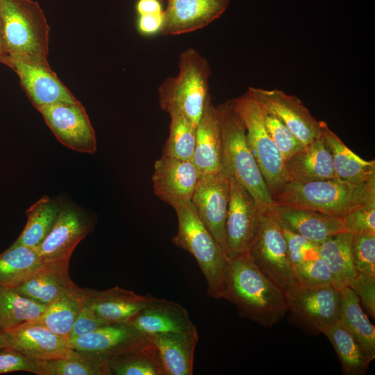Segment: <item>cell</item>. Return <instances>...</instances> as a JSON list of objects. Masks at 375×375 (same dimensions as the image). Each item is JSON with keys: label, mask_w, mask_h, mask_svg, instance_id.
Segmentation results:
<instances>
[{"label": "cell", "mask_w": 375, "mask_h": 375, "mask_svg": "<svg viewBox=\"0 0 375 375\" xmlns=\"http://www.w3.org/2000/svg\"><path fill=\"white\" fill-rule=\"evenodd\" d=\"M263 108L265 128L285 161L299 151L304 145L279 118Z\"/></svg>", "instance_id": "38"}, {"label": "cell", "mask_w": 375, "mask_h": 375, "mask_svg": "<svg viewBox=\"0 0 375 375\" xmlns=\"http://www.w3.org/2000/svg\"><path fill=\"white\" fill-rule=\"evenodd\" d=\"M5 347H6V344H5V341H4L3 332L1 331H0V349H1L3 348H5Z\"/></svg>", "instance_id": "50"}, {"label": "cell", "mask_w": 375, "mask_h": 375, "mask_svg": "<svg viewBox=\"0 0 375 375\" xmlns=\"http://www.w3.org/2000/svg\"><path fill=\"white\" fill-rule=\"evenodd\" d=\"M10 62V68L17 74L22 88L36 109L57 103L80 102L50 66L19 59H11Z\"/></svg>", "instance_id": "15"}, {"label": "cell", "mask_w": 375, "mask_h": 375, "mask_svg": "<svg viewBox=\"0 0 375 375\" xmlns=\"http://www.w3.org/2000/svg\"><path fill=\"white\" fill-rule=\"evenodd\" d=\"M107 367L108 375H167L159 351L149 338L108 360Z\"/></svg>", "instance_id": "29"}, {"label": "cell", "mask_w": 375, "mask_h": 375, "mask_svg": "<svg viewBox=\"0 0 375 375\" xmlns=\"http://www.w3.org/2000/svg\"><path fill=\"white\" fill-rule=\"evenodd\" d=\"M247 92L279 118L303 145L321 138L320 121L312 115L297 97L277 89L249 87Z\"/></svg>", "instance_id": "13"}, {"label": "cell", "mask_w": 375, "mask_h": 375, "mask_svg": "<svg viewBox=\"0 0 375 375\" xmlns=\"http://www.w3.org/2000/svg\"><path fill=\"white\" fill-rule=\"evenodd\" d=\"M353 233L345 232L333 235L319 246V256L324 260L331 272L335 285L347 286L357 275L353 267L351 243Z\"/></svg>", "instance_id": "31"}, {"label": "cell", "mask_w": 375, "mask_h": 375, "mask_svg": "<svg viewBox=\"0 0 375 375\" xmlns=\"http://www.w3.org/2000/svg\"><path fill=\"white\" fill-rule=\"evenodd\" d=\"M15 372L38 374V362L12 349L5 347L0 349V374Z\"/></svg>", "instance_id": "43"}, {"label": "cell", "mask_w": 375, "mask_h": 375, "mask_svg": "<svg viewBox=\"0 0 375 375\" xmlns=\"http://www.w3.org/2000/svg\"><path fill=\"white\" fill-rule=\"evenodd\" d=\"M288 310L309 329L320 331L339 321L341 294L334 284L306 287L295 280L285 290Z\"/></svg>", "instance_id": "9"}, {"label": "cell", "mask_w": 375, "mask_h": 375, "mask_svg": "<svg viewBox=\"0 0 375 375\" xmlns=\"http://www.w3.org/2000/svg\"><path fill=\"white\" fill-rule=\"evenodd\" d=\"M222 140L217 107L208 98L196 126V141L192 162L201 174L222 170Z\"/></svg>", "instance_id": "22"}, {"label": "cell", "mask_w": 375, "mask_h": 375, "mask_svg": "<svg viewBox=\"0 0 375 375\" xmlns=\"http://www.w3.org/2000/svg\"><path fill=\"white\" fill-rule=\"evenodd\" d=\"M2 332L6 347L35 360L64 357L71 350L66 338L35 321Z\"/></svg>", "instance_id": "18"}, {"label": "cell", "mask_w": 375, "mask_h": 375, "mask_svg": "<svg viewBox=\"0 0 375 375\" xmlns=\"http://www.w3.org/2000/svg\"><path fill=\"white\" fill-rule=\"evenodd\" d=\"M341 307L339 321L353 335L367 358L372 362L375 358V328L361 308L356 294L349 287L339 288Z\"/></svg>", "instance_id": "28"}, {"label": "cell", "mask_w": 375, "mask_h": 375, "mask_svg": "<svg viewBox=\"0 0 375 375\" xmlns=\"http://www.w3.org/2000/svg\"><path fill=\"white\" fill-rule=\"evenodd\" d=\"M106 324H108L95 315L84 295L78 316L72 326L69 340L93 332Z\"/></svg>", "instance_id": "45"}, {"label": "cell", "mask_w": 375, "mask_h": 375, "mask_svg": "<svg viewBox=\"0 0 375 375\" xmlns=\"http://www.w3.org/2000/svg\"><path fill=\"white\" fill-rule=\"evenodd\" d=\"M147 337L157 347L167 375L193 374L194 349L199 341L197 330Z\"/></svg>", "instance_id": "26"}, {"label": "cell", "mask_w": 375, "mask_h": 375, "mask_svg": "<svg viewBox=\"0 0 375 375\" xmlns=\"http://www.w3.org/2000/svg\"><path fill=\"white\" fill-rule=\"evenodd\" d=\"M261 210L249 191L233 177H229L225 223L226 253L228 258L248 252L259 226Z\"/></svg>", "instance_id": "10"}, {"label": "cell", "mask_w": 375, "mask_h": 375, "mask_svg": "<svg viewBox=\"0 0 375 375\" xmlns=\"http://www.w3.org/2000/svg\"><path fill=\"white\" fill-rule=\"evenodd\" d=\"M211 68L206 58L190 47L178 59V74L164 80L158 89L159 106L168 114L176 112L196 126L209 96Z\"/></svg>", "instance_id": "6"}, {"label": "cell", "mask_w": 375, "mask_h": 375, "mask_svg": "<svg viewBox=\"0 0 375 375\" xmlns=\"http://www.w3.org/2000/svg\"><path fill=\"white\" fill-rule=\"evenodd\" d=\"M127 323L146 336L197 330L188 311L181 305L158 298L142 308Z\"/></svg>", "instance_id": "21"}, {"label": "cell", "mask_w": 375, "mask_h": 375, "mask_svg": "<svg viewBox=\"0 0 375 375\" xmlns=\"http://www.w3.org/2000/svg\"><path fill=\"white\" fill-rule=\"evenodd\" d=\"M281 224L308 240L321 244L328 238L347 232L343 218L313 210L274 204Z\"/></svg>", "instance_id": "23"}, {"label": "cell", "mask_w": 375, "mask_h": 375, "mask_svg": "<svg viewBox=\"0 0 375 375\" xmlns=\"http://www.w3.org/2000/svg\"><path fill=\"white\" fill-rule=\"evenodd\" d=\"M343 221L348 233L375 234V201L353 210Z\"/></svg>", "instance_id": "42"}, {"label": "cell", "mask_w": 375, "mask_h": 375, "mask_svg": "<svg viewBox=\"0 0 375 375\" xmlns=\"http://www.w3.org/2000/svg\"><path fill=\"white\" fill-rule=\"evenodd\" d=\"M0 26L4 53L44 66L48 62L50 27L33 0H0Z\"/></svg>", "instance_id": "3"}, {"label": "cell", "mask_w": 375, "mask_h": 375, "mask_svg": "<svg viewBox=\"0 0 375 375\" xmlns=\"http://www.w3.org/2000/svg\"><path fill=\"white\" fill-rule=\"evenodd\" d=\"M47 306L22 295L12 288L0 285V331L38 319Z\"/></svg>", "instance_id": "34"}, {"label": "cell", "mask_w": 375, "mask_h": 375, "mask_svg": "<svg viewBox=\"0 0 375 375\" xmlns=\"http://www.w3.org/2000/svg\"><path fill=\"white\" fill-rule=\"evenodd\" d=\"M199 176L192 161L162 155L153 166L154 194L172 207L191 201Z\"/></svg>", "instance_id": "17"}, {"label": "cell", "mask_w": 375, "mask_h": 375, "mask_svg": "<svg viewBox=\"0 0 375 375\" xmlns=\"http://www.w3.org/2000/svg\"><path fill=\"white\" fill-rule=\"evenodd\" d=\"M163 12L158 15H139L137 23L138 31L144 35H150L160 31Z\"/></svg>", "instance_id": "46"}, {"label": "cell", "mask_w": 375, "mask_h": 375, "mask_svg": "<svg viewBox=\"0 0 375 375\" xmlns=\"http://www.w3.org/2000/svg\"><path fill=\"white\" fill-rule=\"evenodd\" d=\"M228 200L229 177L224 172L200 175L191 201L201 221L225 251Z\"/></svg>", "instance_id": "12"}, {"label": "cell", "mask_w": 375, "mask_h": 375, "mask_svg": "<svg viewBox=\"0 0 375 375\" xmlns=\"http://www.w3.org/2000/svg\"><path fill=\"white\" fill-rule=\"evenodd\" d=\"M351 252L357 272L375 275V234H353Z\"/></svg>", "instance_id": "40"}, {"label": "cell", "mask_w": 375, "mask_h": 375, "mask_svg": "<svg viewBox=\"0 0 375 375\" xmlns=\"http://www.w3.org/2000/svg\"><path fill=\"white\" fill-rule=\"evenodd\" d=\"M60 205L48 197H43L27 210V222L13 245L36 249L51 231L60 210Z\"/></svg>", "instance_id": "36"}, {"label": "cell", "mask_w": 375, "mask_h": 375, "mask_svg": "<svg viewBox=\"0 0 375 375\" xmlns=\"http://www.w3.org/2000/svg\"><path fill=\"white\" fill-rule=\"evenodd\" d=\"M320 124L321 137L331 153L336 177L357 184L375 181V160H366L358 156L325 122L320 121Z\"/></svg>", "instance_id": "27"}, {"label": "cell", "mask_w": 375, "mask_h": 375, "mask_svg": "<svg viewBox=\"0 0 375 375\" xmlns=\"http://www.w3.org/2000/svg\"><path fill=\"white\" fill-rule=\"evenodd\" d=\"M248 253L258 269L283 290L294 281L283 227L273 206L262 208L259 226Z\"/></svg>", "instance_id": "8"}, {"label": "cell", "mask_w": 375, "mask_h": 375, "mask_svg": "<svg viewBox=\"0 0 375 375\" xmlns=\"http://www.w3.org/2000/svg\"><path fill=\"white\" fill-rule=\"evenodd\" d=\"M224 299L237 307L240 316L266 328L288 311L285 290L258 269L248 252L228 258Z\"/></svg>", "instance_id": "1"}, {"label": "cell", "mask_w": 375, "mask_h": 375, "mask_svg": "<svg viewBox=\"0 0 375 375\" xmlns=\"http://www.w3.org/2000/svg\"><path fill=\"white\" fill-rule=\"evenodd\" d=\"M42 263L36 249L12 244L0 253V285L12 288L17 287Z\"/></svg>", "instance_id": "32"}, {"label": "cell", "mask_w": 375, "mask_h": 375, "mask_svg": "<svg viewBox=\"0 0 375 375\" xmlns=\"http://www.w3.org/2000/svg\"><path fill=\"white\" fill-rule=\"evenodd\" d=\"M170 117L169 133L162 149V155L192 161L196 141V125L182 114Z\"/></svg>", "instance_id": "37"}, {"label": "cell", "mask_w": 375, "mask_h": 375, "mask_svg": "<svg viewBox=\"0 0 375 375\" xmlns=\"http://www.w3.org/2000/svg\"><path fill=\"white\" fill-rule=\"evenodd\" d=\"M37 362L38 375H108L106 360L72 349L64 357Z\"/></svg>", "instance_id": "35"}, {"label": "cell", "mask_w": 375, "mask_h": 375, "mask_svg": "<svg viewBox=\"0 0 375 375\" xmlns=\"http://www.w3.org/2000/svg\"><path fill=\"white\" fill-rule=\"evenodd\" d=\"M69 268V260L44 262L14 289L29 299L48 305L62 291L74 284Z\"/></svg>", "instance_id": "24"}, {"label": "cell", "mask_w": 375, "mask_h": 375, "mask_svg": "<svg viewBox=\"0 0 375 375\" xmlns=\"http://www.w3.org/2000/svg\"><path fill=\"white\" fill-rule=\"evenodd\" d=\"M83 291L95 315L108 324L127 323L156 299L151 294L139 295L117 286L102 291L83 288Z\"/></svg>", "instance_id": "20"}, {"label": "cell", "mask_w": 375, "mask_h": 375, "mask_svg": "<svg viewBox=\"0 0 375 375\" xmlns=\"http://www.w3.org/2000/svg\"><path fill=\"white\" fill-rule=\"evenodd\" d=\"M272 199L276 205L343 218L356 208L375 201V181L360 184L339 178L306 183L290 181Z\"/></svg>", "instance_id": "2"}, {"label": "cell", "mask_w": 375, "mask_h": 375, "mask_svg": "<svg viewBox=\"0 0 375 375\" xmlns=\"http://www.w3.org/2000/svg\"><path fill=\"white\" fill-rule=\"evenodd\" d=\"M166 3L160 33L177 35L204 28L218 19L230 0H159Z\"/></svg>", "instance_id": "16"}, {"label": "cell", "mask_w": 375, "mask_h": 375, "mask_svg": "<svg viewBox=\"0 0 375 375\" xmlns=\"http://www.w3.org/2000/svg\"><path fill=\"white\" fill-rule=\"evenodd\" d=\"M282 227L286 243L287 256L292 267L305 260L319 257V244L308 240L283 225Z\"/></svg>", "instance_id": "41"}, {"label": "cell", "mask_w": 375, "mask_h": 375, "mask_svg": "<svg viewBox=\"0 0 375 375\" xmlns=\"http://www.w3.org/2000/svg\"><path fill=\"white\" fill-rule=\"evenodd\" d=\"M92 220L71 206H60L51 231L36 248L43 262L70 260L77 244L92 231Z\"/></svg>", "instance_id": "14"}, {"label": "cell", "mask_w": 375, "mask_h": 375, "mask_svg": "<svg viewBox=\"0 0 375 375\" xmlns=\"http://www.w3.org/2000/svg\"><path fill=\"white\" fill-rule=\"evenodd\" d=\"M173 208L178 227L172 242L196 259L206 279L208 295L224 299L228 265L226 251L201 221L191 201Z\"/></svg>", "instance_id": "5"}, {"label": "cell", "mask_w": 375, "mask_h": 375, "mask_svg": "<svg viewBox=\"0 0 375 375\" xmlns=\"http://www.w3.org/2000/svg\"><path fill=\"white\" fill-rule=\"evenodd\" d=\"M230 101L272 197L290 180L282 155L265 128L264 108L247 91Z\"/></svg>", "instance_id": "7"}, {"label": "cell", "mask_w": 375, "mask_h": 375, "mask_svg": "<svg viewBox=\"0 0 375 375\" xmlns=\"http://www.w3.org/2000/svg\"><path fill=\"white\" fill-rule=\"evenodd\" d=\"M0 55L9 58L8 56H6V54L4 53L3 47V42H2V39H1V26H0Z\"/></svg>", "instance_id": "49"}, {"label": "cell", "mask_w": 375, "mask_h": 375, "mask_svg": "<svg viewBox=\"0 0 375 375\" xmlns=\"http://www.w3.org/2000/svg\"><path fill=\"white\" fill-rule=\"evenodd\" d=\"M128 323L106 324L96 331L69 340L72 349L108 360L135 348L147 339Z\"/></svg>", "instance_id": "19"}, {"label": "cell", "mask_w": 375, "mask_h": 375, "mask_svg": "<svg viewBox=\"0 0 375 375\" xmlns=\"http://www.w3.org/2000/svg\"><path fill=\"white\" fill-rule=\"evenodd\" d=\"M136 10L139 15H158L163 12L159 0H138Z\"/></svg>", "instance_id": "47"}, {"label": "cell", "mask_w": 375, "mask_h": 375, "mask_svg": "<svg viewBox=\"0 0 375 375\" xmlns=\"http://www.w3.org/2000/svg\"><path fill=\"white\" fill-rule=\"evenodd\" d=\"M292 273L294 280L306 287L314 288L335 284L331 272L319 256L292 267Z\"/></svg>", "instance_id": "39"}, {"label": "cell", "mask_w": 375, "mask_h": 375, "mask_svg": "<svg viewBox=\"0 0 375 375\" xmlns=\"http://www.w3.org/2000/svg\"><path fill=\"white\" fill-rule=\"evenodd\" d=\"M83 296V288L72 284L49 303L44 312L35 322L43 324L69 341Z\"/></svg>", "instance_id": "30"}, {"label": "cell", "mask_w": 375, "mask_h": 375, "mask_svg": "<svg viewBox=\"0 0 375 375\" xmlns=\"http://www.w3.org/2000/svg\"><path fill=\"white\" fill-rule=\"evenodd\" d=\"M290 181L306 183L337 178L331 153L323 139L315 140L285 160Z\"/></svg>", "instance_id": "25"}, {"label": "cell", "mask_w": 375, "mask_h": 375, "mask_svg": "<svg viewBox=\"0 0 375 375\" xmlns=\"http://www.w3.org/2000/svg\"><path fill=\"white\" fill-rule=\"evenodd\" d=\"M37 110L61 144L78 152L96 151L95 132L81 102L53 104Z\"/></svg>", "instance_id": "11"}, {"label": "cell", "mask_w": 375, "mask_h": 375, "mask_svg": "<svg viewBox=\"0 0 375 375\" xmlns=\"http://www.w3.org/2000/svg\"><path fill=\"white\" fill-rule=\"evenodd\" d=\"M347 287L358 296L369 315L375 317V275L357 273Z\"/></svg>", "instance_id": "44"}, {"label": "cell", "mask_w": 375, "mask_h": 375, "mask_svg": "<svg viewBox=\"0 0 375 375\" xmlns=\"http://www.w3.org/2000/svg\"><path fill=\"white\" fill-rule=\"evenodd\" d=\"M222 140V171L252 195L260 208L275 203L252 153L244 124L228 100L217 107Z\"/></svg>", "instance_id": "4"}, {"label": "cell", "mask_w": 375, "mask_h": 375, "mask_svg": "<svg viewBox=\"0 0 375 375\" xmlns=\"http://www.w3.org/2000/svg\"><path fill=\"white\" fill-rule=\"evenodd\" d=\"M0 62L4 64L10 68L11 62L10 60L6 57L0 55Z\"/></svg>", "instance_id": "48"}, {"label": "cell", "mask_w": 375, "mask_h": 375, "mask_svg": "<svg viewBox=\"0 0 375 375\" xmlns=\"http://www.w3.org/2000/svg\"><path fill=\"white\" fill-rule=\"evenodd\" d=\"M320 333L332 343L344 374L360 375L366 372L371 362L353 335L340 321L322 328Z\"/></svg>", "instance_id": "33"}]
</instances>
